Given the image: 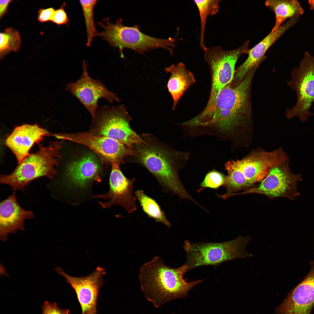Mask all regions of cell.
Here are the masks:
<instances>
[{
    "mask_svg": "<svg viewBox=\"0 0 314 314\" xmlns=\"http://www.w3.org/2000/svg\"><path fill=\"white\" fill-rule=\"evenodd\" d=\"M251 239L249 236H239L220 243H193L186 240L183 248L186 253L187 271L202 266L216 265L234 259L253 256L246 248Z\"/></svg>",
    "mask_w": 314,
    "mask_h": 314,
    "instance_id": "7",
    "label": "cell"
},
{
    "mask_svg": "<svg viewBox=\"0 0 314 314\" xmlns=\"http://www.w3.org/2000/svg\"><path fill=\"white\" fill-rule=\"evenodd\" d=\"M58 139L83 145L92 150L103 162L123 163L124 159L134 155V152L124 144L110 138L83 132L56 134Z\"/></svg>",
    "mask_w": 314,
    "mask_h": 314,
    "instance_id": "12",
    "label": "cell"
},
{
    "mask_svg": "<svg viewBox=\"0 0 314 314\" xmlns=\"http://www.w3.org/2000/svg\"><path fill=\"white\" fill-rule=\"evenodd\" d=\"M249 41L245 42L236 49L225 50L219 46L207 47L204 51L205 60L210 69L211 87L207 105L212 104L221 90L232 81L235 67L239 57L248 53Z\"/></svg>",
    "mask_w": 314,
    "mask_h": 314,
    "instance_id": "8",
    "label": "cell"
},
{
    "mask_svg": "<svg viewBox=\"0 0 314 314\" xmlns=\"http://www.w3.org/2000/svg\"><path fill=\"white\" fill-rule=\"evenodd\" d=\"M188 268L185 264L172 268L166 265L158 256L143 264L140 269L139 277L145 297L158 308L173 300L186 297L193 287L202 281L187 282L183 276Z\"/></svg>",
    "mask_w": 314,
    "mask_h": 314,
    "instance_id": "2",
    "label": "cell"
},
{
    "mask_svg": "<svg viewBox=\"0 0 314 314\" xmlns=\"http://www.w3.org/2000/svg\"><path fill=\"white\" fill-rule=\"evenodd\" d=\"M288 159L281 147L267 151L260 147L241 159L228 161L225 165L227 174L223 186L226 192L218 196L226 199L253 187L264 179L272 167Z\"/></svg>",
    "mask_w": 314,
    "mask_h": 314,
    "instance_id": "4",
    "label": "cell"
},
{
    "mask_svg": "<svg viewBox=\"0 0 314 314\" xmlns=\"http://www.w3.org/2000/svg\"><path fill=\"white\" fill-rule=\"evenodd\" d=\"M198 9L201 23L200 45L204 51L207 47L204 42V34L206 21L208 17L216 14L219 11L220 0H194Z\"/></svg>",
    "mask_w": 314,
    "mask_h": 314,
    "instance_id": "24",
    "label": "cell"
},
{
    "mask_svg": "<svg viewBox=\"0 0 314 314\" xmlns=\"http://www.w3.org/2000/svg\"><path fill=\"white\" fill-rule=\"evenodd\" d=\"M88 64L85 60L83 63V72L77 81L71 82L66 89L75 97L90 113L93 119L99 108L98 101L105 99L110 103H119L120 99L115 93L109 91L99 80L92 78L88 72Z\"/></svg>",
    "mask_w": 314,
    "mask_h": 314,
    "instance_id": "13",
    "label": "cell"
},
{
    "mask_svg": "<svg viewBox=\"0 0 314 314\" xmlns=\"http://www.w3.org/2000/svg\"><path fill=\"white\" fill-rule=\"evenodd\" d=\"M93 119L98 135L115 140L131 149L142 141L140 135L131 127V118L124 104L99 108Z\"/></svg>",
    "mask_w": 314,
    "mask_h": 314,
    "instance_id": "9",
    "label": "cell"
},
{
    "mask_svg": "<svg viewBox=\"0 0 314 314\" xmlns=\"http://www.w3.org/2000/svg\"><path fill=\"white\" fill-rule=\"evenodd\" d=\"M97 1L96 0L80 1L85 20L87 35L86 44L88 46H90L93 38L98 35L94 18V8Z\"/></svg>",
    "mask_w": 314,
    "mask_h": 314,
    "instance_id": "26",
    "label": "cell"
},
{
    "mask_svg": "<svg viewBox=\"0 0 314 314\" xmlns=\"http://www.w3.org/2000/svg\"><path fill=\"white\" fill-rule=\"evenodd\" d=\"M65 3L58 9L55 10L51 21L58 25H67L69 20L65 10Z\"/></svg>",
    "mask_w": 314,
    "mask_h": 314,
    "instance_id": "28",
    "label": "cell"
},
{
    "mask_svg": "<svg viewBox=\"0 0 314 314\" xmlns=\"http://www.w3.org/2000/svg\"><path fill=\"white\" fill-rule=\"evenodd\" d=\"M33 217L32 211L26 210L20 206L17 202L16 192L14 191L0 203L1 240L6 241L9 234L15 233L18 230L24 231V220L32 219Z\"/></svg>",
    "mask_w": 314,
    "mask_h": 314,
    "instance_id": "20",
    "label": "cell"
},
{
    "mask_svg": "<svg viewBox=\"0 0 314 314\" xmlns=\"http://www.w3.org/2000/svg\"><path fill=\"white\" fill-rule=\"evenodd\" d=\"M101 169L96 156L89 154L70 163L66 168L64 179L58 188L65 190L82 192L89 189L95 181L100 182Z\"/></svg>",
    "mask_w": 314,
    "mask_h": 314,
    "instance_id": "14",
    "label": "cell"
},
{
    "mask_svg": "<svg viewBox=\"0 0 314 314\" xmlns=\"http://www.w3.org/2000/svg\"><path fill=\"white\" fill-rule=\"evenodd\" d=\"M61 146L58 142H51L45 147L39 145L36 152L29 154L10 174L1 175V184L10 186L15 191H24L32 181L42 177L52 180L57 174L56 167L61 158Z\"/></svg>",
    "mask_w": 314,
    "mask_h": 314,
    "instance_id": "5",
    "label": "cell"
},
{
    "mask_svg": "<svg viewBox=\"0 0 314 314\" xmlns=\"http://www.w3.org/2000/svg\"><path fill=\"white\" fill-rule=\"evenodd\" d=\"M42 314H70L69 310L61 309L57 304L46 301L44 302L42 309Z\"/></svg>",
    "mask_w": 314,
    "mask_h": 314,
    "instance_id": "29",
    "label": "cell"
},
{
    "mask_svg": "<svg viewBox=\"0 0 314 314\" xmlns=\"http://www.w3.org/2000/svg\"><path fill=\"white\" fill-rule=\"evenodd\" d=\"M291 74L292 78L288 83L296 91L297 99L295 105L287 110L286 116L288 119L298 117L304 122L313 115L309 110L314 102V56L305 52L299 67L294 69Z\"/></svg>",
    "mask_w": 314,
    "mask_h": 314,
    "instance_id": "11",
    "label": "cell"
},
{
    "mask_svg": "<svg viewBox=\"0 0 314 314\" xmlns=\"http://www.w3.org/2000/svg\"><path fill=\"white\" fill-rule=\"evenodd\" d=\"M226 176L222 173L215 170L208 173L206 175L204 180L201 183V187L197 190L200 192L206 188L217 189L221 186H223L226 179Z\"/></svg>",
    "mask_w": 314,
    "mask_h": 314,
    "instance_id": "27",
    "label": "cell"
},
{
    "mask_svg": "<svg viewBox=\"0 0 314 314\" xmlns=\"http://www.w3.org/2000/svg\"><path fill=\"white\" fill-rule=\"evenodd\" d=\"M142 141L133 145L132 160L145 168L157 181L165 193L197 202L180 181L175 165V154L165 144L149 134L140 135Z\"/></svg>",
    "mask_w": 314,
    "mask_h": 314,
    "instance_id": "3",
    "label": "cell"
},
{
    "mask_svg": "<svg viewBox=\"0 0 314 314\" xmlns=\"http://www.w3.org/2000/svg\"><path fill=\"white\" fill-rule=\"evenodd\" d=\"M256 69L239 83L232 80L221 90L214 101L190 121L193 126L217 125L226 132H235L240 145L251 142L253 128L250 100L251 81Z\"/></svg>",
    "mask_w": 314,
    "mask_h": 314,
    "instance_id": "1",
    "label": "cell"
},
{
    "mask_svg": "<svg viewBox=\"0 0 314 314\" xmlns=\"http://www.w3.org/2000/svg\"><path fill=\"white\" fill-rule=\"evenodd\" d=\"M265 4L275 15L272 31L277 29L287 19L297 18L304 12L299 3L295 0H268L265 1Z\"/></svg>",
    "mask_w": 314,
    "mask_h": 314,
    "instance_id": "22",
    "label": "cell"
},
{
    "mask_svg": "<svg viewBox=\"0 0 314 314\" xmlns=\"http://www.w3.org/2000/svg\"><path fill=\"white\" fill-rule=\"evenodd\" d=\"M49 135L47 130L37 124H24L14 129L6 138L5 143L19 163L29 154L35 143Z\"/></svg>",
    "mask_w": 314,
    "mask_h": 314,
    "instance_id": "19",
    "label": "cell"
},
{
    "mask_svg": "<svg viewBox=\"0 0 314 314\" xmlns=\"http://www.w3.org/2000/svg\"><path fill=\"white\" fill-rule=\"evenodd\" d=\"M55 10L53 7L40 9L38 11V21L42 23L51 21Z\"/></svg>",
    "mask_w": 314,
    "mask_h": 314,
    "instance_id": "30",
    "label": "cell"
},
{
    "mask_svg": "<svg viewBox=\"0 0 314 314\" xmlns=\"http://www.w3.org/2000/svg\"><path fill=\"white\" fill-rule=\"evenodd\" d=\"M170 76L167 83L168 91L173 99L172 109L174 110L185 92L195 82L193 74L182 63L172 64L165 68Z\"/></svg>",
    "mask_w": 314,
    "mask_h": 314,
    "instance_id": "21",
    "label": "cell"
},
{
    "mask_svg": "<svg viewBox=\"0 0 314 314\" xmlns=\"http://www.w3.org/2000/svg\"><path fill=\"white\" fill-rule=\"evenodd\" d=\"M97 23L103 30L99 32L98 36L102 38L110 45L118 48L122 56L124 57L122 51L125 48L131 49L141 54L151 49L164 48L173 53V49L176 45L177 39L169 38L163 39L156 38L142 32L138 26H128L122 24L121 19L115 23L111 22L109 18L104 19L103 22Z\"/></svg>",
    "mask_w": 314,
    "mask_h": 314,
    "instance_id": "6",
    "label": "cell"
},
{
    "mask_svg": "<svg viewBox=\"0 0 314 314\" xmlns=\"http://www.w3.org/2000/svg\"><path fill=\"white\" fill-rule=\"evenodd\" d=\"M296 19L292 18L277 29L271 31L263 40L251 49L244 62L235 70L233 80L239 83L252 69L257 68L265 58V54L270 47L295 23Z\"/></svg>",
    "mask_w": 314,
    "mask_h": 314,
    "instance_id": "18",
    "label": "cell"
},
{
    "mask_svg": "<svg viewBox=\"0 0 314 314\" xmlns=\"http://www.w3.org/2000/svg\"><path fill=\"white\" fill-rule=\"evenodd\" d=\"M289 158L272 167L266 176L259 183L235 195L249 194L264 195L271 199L281 197L294 200L300 196L297 189L299 182L302 181L301 174L291 171Z\"/></svg>",
    "mask_w": 314,
    "mask_h": 314,
    "instance_id": "10",
    "label": "cell"
},
{
    "mask_svg": "<svg viewBox=\"0 0 314 314\" xmlns=\"http://www.w3.org/2000/svg\"><path fill=\"white\" fill-rule=\"evenodd\" d=\"M55 270L74 290L82 314H97V301L99 291L104 283L105 269L98 266L91 274L80 277L69 275L58 266Z\"/></svg>",
    "mask_w": 314,
    "mask_h": 314,
    "instance_id": "16",
    "label": "cell"
},
{
    "mask_svg": "<svg viewBox=\"0 0 314 314\" xmlns=\"http://www.w3.org/2000/svg\"><path fill=\"white\" fill-rule=\"evenodd\" d=\"M0 58L11 52H17L20 47L21 40L19 32L12 27L6 28L1 32Z\"/></svg>",
    "mask_w": 314,
    "mask_h": 314,
    "instance_id": "25",
    "label": "cell"
},
{
    "mask_svg": "<svg viewBox=\"0 0 314 314\" xmlns=\"http://www.w3.org/2000/svg\"><path fill=\"white\" fill-rule=\"evenodd\" d=\"M304 278L289 293L277 308V314H310L314 306V261Z\"/></svg>",
    "mask_w": 314,
    "mask_h": 314,
    "instance_id": "17",
    "label": "cell"
},
{
    "mask_svg": "<svg viewBox=\"0 0 314 314\" xmlns=\"http://www.w3.org/2000/svg\"><path fill=\"white\" fill-rule=\"evenodd\" d=\"M308 3L311 8L314 10V0H309Z\"/></svg>",
    "mask_w": 314,
    "mask_h": 314,
    "instance_id": "32",
    "label": "cell"
},
{
    "mask_svg": "<svg viewBox=\"0 0 314 314\" xmlns=\"http://www.w3.org/2000/svg\"><path fill=\"white\" fill-rule=\"evenodd\" d=\"M111 164L108 191L94 197L107 200L105 202H99L103 208L117 205L124 208L129 214L132 213L137 209L136 199L133 192L135 179H129L124 175L120 169L119 163L113 162Z\"/></svg>",
    "mask_w": 314,
    "mask_h": 314,
    "instance_id": "15",
    "label": "cell"
},
{
    "mask_svg": "<svg viewBox=\"0 0 314 314\" xmlns=\"http://www.w3.org/2000/svg\"><path fill=\"white\" fill-rule=\"evenodd\" d=\"M13 1L11 0L0 1V19H1L7 13L10 4Z\"/></svg>",
    "mask_w": 314,
    "mask_h": 314,
    "instance_id": "31",
    "label": "cell"
},
{
    "mask_svg": "<svg viewBox=\"0 0 314 314\" xmlns=\"http://www.w3.org/2000/svg\"><path fill=\"white\" fill-rule=\"evenodd\" d=\"M134 194L143 211L149 217L153 219L157 223L161 222L168 227L171 226L165 212L154 199L146 195L142 190H136Z\"/></svg>",
    "mask_w": 314,
    "mask_h": 314,
    "instance_id": "23",
    "label": "cell"
}]
</instances>
